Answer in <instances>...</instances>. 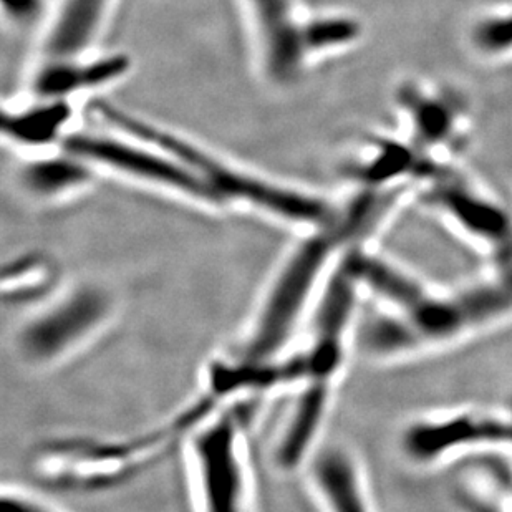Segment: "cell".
<instances>
[{"instance_id":"4","label":"cell","mask_w":512,"mask_h":512,"mask_svg":"<svg viewBox=\"0 0 512 512\" xmlns=\"http://www.w3.org/2000/svg\"><path fill=\"white\" fill-rule=\"evenodd\" d=\"M221 410V403L203 392L170 420L128 440H50L39 450L37 469L65 491L110 489L141 473L174 445H186L194 431Z\"/></svg>"},{"instance_id":"19","label":"cell","mask_w":512,"mask_h":512,"mask_svg":"<svg viewBox=\"0 0 512 512\" xmlns=\"http://www.w3.org/2000/svg\"><path fill=\"white\" fill-rule=\"evenodd\" d=\"M408 108H413L415 112L416 131L425 145H435L436 141L443 140L451 130H453V110L450 105L440 100H430L425 98H416L411 103L406 100Z\"/></svg>"},{"instance_id":"20","label":"cell","mask_w":512,"mask_h":512,"mask_svg":"<svg viewBox=\"0 0 512 512\" xmlns=\"http://www.w3.org/2000/svg\"><path fill=\"white\" fill-rule=\"evenodd\" d=\"M0 512H67L58 508L44 496L20 488L17 484H5L0 494Z\"/></svg>"},{"instance_id":"17","label":"cell","mask_w":512,"mask_h":512,"mask_svg":"<svg viewBox=\"0 0 512 512\" xmlns=\"http://www.w3.org/2000/svg\"><path fill=\"white\" fill-rule=\"evenodd\" d=\"M55 262L44 254H25L15 257L4 267V297L10 304L22 305L29 310L44 304L62 289Z\"/></svg>"},{"instance_id":"18","label":"cell","mask_w":512,"mask_h":512,"mask_svg":"<svg viewBox=\"0 0 512 512\" xmlns=\"http://www.w3.org/2000/svg\"><path fill=\"white\" fill-rule=\"evenodd\" d=\"M304 37L312 58L353 44L360 37V24L347 15H314L305 20Z\"/></svg>"},{"instance_id":"2","label":"cell","mask_w":512,"mask_h":512,"mask_svg":"<svg viewBox=\"0 0 512 512\" xmlns=\"http://www.w3.org/2000/svg\"><path fill=\"white\" fill-rule=\"evenodd\" d=\"M512 320V261L459 289L435 290L410 314L358 319L355 350L375 362L435 352Z\"/></svg>"},{"instance_id":"16","label":"cell","mask_w":512,"mask_h":512,"mask_svg":"<svg viewBox=\"0 0 512 512\" xmlns=\"http://www.w3.org/2000/svg\"><path fill=\"white\" fill-rule=\"evenodd\" d=\"M72 120V107L68 100H42L34 107L20 112L5 113L2 130L10 140L22 146L44 148L67 138L65 128Z\"/></svg>"},{"instance_id":"10","label":"cell","mask_w":512,"mask_h":512,"mask_svg":"<svg viewBox=\"0 0 512 512\" xmlns=\"http://www.w3.org/2000/svg\"><path fill=\"white\" fill-rule=\"evenodd\" d=\"M251 17L257 49L266 77L290 85L309 62L305 47V17L297 0H242Z\"/></svg>"},{"instance_id":"13","label":"cell","mask_w":512,"mask_h":512,"mask_svg":"<svg viewBox=\"0 0 512 512\" xmlns=\"http://www.w3.org/2000/svg\"><path fill=\"white\" fill-rule=\"evenodd\" d=\"M130 68V58L123 54L103 55L92 60L47 58L35 73L34 92L42 100H68L75 93L118 82Z\"/></svg>"},{"instance_id":"11","label":"cell","mask_w":512,"mask_h":512,"mask_svg":"<svg viewBox=\"0 0 512 512\" xmlns=\"http://www.w3.org/2000/svg\"><path fill=\"white\" fill-rule=\"evenodd\" d=\"M337 387L307 382L292 393V406L272 446V464L281 474H302L312 456L324 445L325 426Z\"/></svg>"},{"instance_id":"21","label":"cell","mask_w":512,"mask_h":512,"mask_svg":"<svg viewBox=\"0 0 512 512\" xmlns=\"http://www.w3.org/2000/svg\"><path fill=\"white\" fill-rule=\"evenodd\" d=\"M479 47L488 52H501L512 45V15L489 19L474 32Z\"/></svg>"},{"instance_id":"14","label":"cell","mask_w":512,"mask_h":512,"mask_svg":"<svg viewBox=\"0 0 512 512\" xmlns=\"http://www.w3.org/2000/svg\"><path fill=\"white\" fill-rule=\"evenodd\" d=\"M113 0H62L45 39V57L77 58L87 54L102 30Z\"/></svg>"},{"instance_id":"6","label":"cell","mask_w":512,"mask_h":512,"mask_svg":"<svg viewBox=\"0 0 512 512\" xmlns=\"http://www.w3.org/2000/svg\"><path fill=\"white\" fill-rule=\"evenodd\" d=\"M241 420L219 411L186 441L196 512L252 511V474Z\"/></svg>"},{"instance_id":"12","label":"cell","mask_w":512,"mask_h":512,"mask_svg":"<svg viewBox=\"0 0 512 512\" xmlns=\"http://www.w3.org/2000/svg\"><path fill=\"white\" fill-rule=\"evenodd\" d=\"M302 474L322 512H375L357 453L343 443H324Z\"/></svg>"},{"instance_id":"22","label":"cell","mask_w":512,"mask_h":512,"mask_svg":"<svg viewBox=\"0 0 512 512\" xmlns=\"http://www.w3.org/2000/svg\"><path fill=\"white\" fill-rule=\"evenodd\" d=\"M2 10L14 24L27 25L44 10V0H2Z\"/></svg>"},{"instance_id":"15","label":"cell","mask_w":512,"mask_h":512,"mask_svg":"<svg viewBox=\"0 0 512 512\" xmlns=\"http://www.w3.org/2000/svg\"><path fill=\"white\" fill-rule=\"evenodd\" d=\"M95 168L60 148V153L30 161L20 170V188L40 203H55L80 193L93 183Z\"/></svg>"},{"instance_id":"5","label":"cell","mask_w":512,"mask_h":512,"mask_svg":"<svg viewBox=\"0 0 512 512\" xmlns=\"http://www.w3.org/2000/svg\"><path fill=\"white\" fill-rule=\"evenodd\" d=\"M120 294L97 277L65 282L57 294L25 314L12 352L30 372H47L77 357L107 334L120 315Z\"/></svg>"},{"instance_id":"1","label":"cell","mask_w":512,"mask_h":512,"mask_svg":"<svg viewBox=\"0 0 512 512\" xmlns=\"http://www.w3.org/2000/svg\"><path fill=\"white\" fill-rule=\"evenodd\" d=\"M358 228L340 208L334 224L300 236L269 277L232 355L246 362L269 363L294 350L343 256L368 241Z\"/></svg>"},{"instance_id":"8","label":"cell","mask_w":512,"mask_h":512,"mask_svg":"<svg viewBox=\"0 0 512 512\" xmlns=\"http://www.w3.org/2000/svg\"><path fill=\"white\" fill-rule=\"evenodd\" d=\"M481 450L512 451V411H450L413 421L401 431V455L416 466Z\"/></svg>"},{"instance_id":"7","label":"cell","mask_w":512,"mask_h":512,"mask_svg":"<svg viewBox=\"0 0 512 512\" xmlns=\"http://www.w3.org/2000/svg\"><path fill=\"white\" fill-rule=\"evenodd\" d=\"M60 148L87 161L95 170L112 171L203 208L221 209L208 184L183 161L133 136L73 133Z\"/></svg>"},{"instance_id":"3","label":"cell","mask_w":512,"mask_h":512,"mask_svg":"<svg viewBox=\"0 0 512 512\" xmlns=\"http://www.w3.org/2000/svg\"><path fill=\"white\" fill-rule=\"evenodd\" d=\"M98 113L118 133L158 146L183 161L208 184L221 209L232 206L251 209L302 234L327 228L339 218V206H334L327 199L242 170L223 156L189 140L188 136L179 135L155 121L145 120L110 103L100 105Z\"/></svg>"},{"instance_id":"9","label":"cell","mask_w":512,"mask_h":512,"mask_svg":"<svg viewBox=\"0 0 512 512\" xmlns=\"http://www.w3.org/2000/svg\"><path fill=\"white\" fill-rule=\"evenodd\" d=\"M428 203L464 236L483 247L496 266L512 261V213L506 204L448 174H436Z\"/></svg>"}]
</instances>
